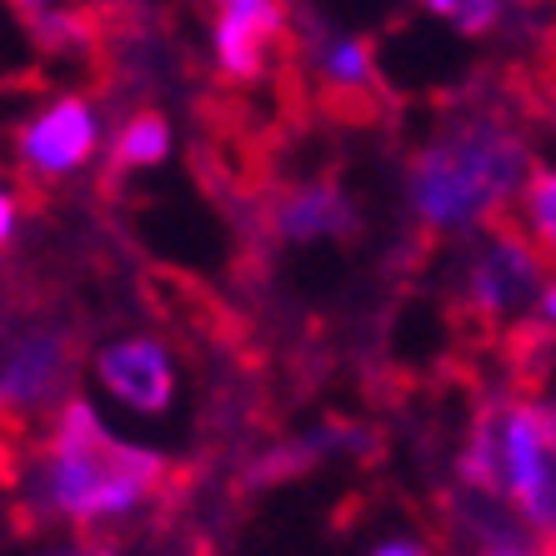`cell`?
Listing matches in <instances>:
<instances>
[{
	"mask_svg": "<svg viewBox=\"0 0 556 556\" xmlns=\"http://www.w3.org/2000/svg\"><path fill=\"white\" fill-rule=\"evenodd\" d=\"M40 506L71 527H96L130 517L170 492V462L161 452L130 446L101 421L91 402H61L55 427L40 446Z\"/></svg>",
	"mask_w": 556,
	"mask_h": 556,
	"instance_id": "cell-1",
	"label": "cell"
},
{
	"mask_svg": "<svg viewBox=\"0 0 556 556\" xmlns=\"http://www.w3.org/2000/svg\"><path fill=\"white\" fill-rule=\"evenodd\" d=\"M531 176V151L496 116H462L412 161V211L427 231H477L506 216Z\"/></svg>",
	"mask_w": 556,
	"mask_h": 556,
	"instance_id": "cell-2",
	"label": "cell"
},
{
	"mask_svg": "<svg viewBox=\"0 0 556 556\" xmlns=\"http://www.w3.org/2000/svg\"><path fill=\"white\" fill-rule=\"evenodd\" d=\"M546 251H531V236L511 216H496L486 226V241L466 266V311L486 326L527 321L531 296L546 291Z\"/></svg>",
	"mask_w": 556,
	"mask_h": 556,
	"instance_id": "cell-3",
	"label": "cell"
},
{
	"mask_svg": "<svg viewBox=\"0 0 556 556\" xmlns=\"http://www.w3.org/2000/svg\"><path fill=\"white\" fill-rule=\"evenodd\" d=\"M556 427L546 402H511L496 416V477H502V496L517 502V511L531 527L552 531L556 517V481H552V456H556Z\"/></svg>",
	"mask_w": 556,
	"mask_h": 556,
	"instance_id": "cell-4",
	"label": "cell"
},
{
	"mask_svg": "<svg viewBox=\"0 0 556 556\" xmlns=\"http://www.w3.org/2000/svg\"><path fill=\"white\" fill-rule=\"evenodd\" d=\"M76 381V346L65 331H26L0 356V421L26 427L46 406L71 402Z\"/></svg>",
	"mask_w": 556,
	"mask_h": 556,
	"instance_id": "cell-5",
	"label": "cell"
},
{
	"mask_svg": "<svg viewBox=\"0 0 556 556\" xmlns=\"http://www.w3.org/2000/svg\"><path fill=\"white\" fill-rule=\"evenodd\" d=\"M96 136H101L96 105L80 96H61L21 130L15 146H21V166L36 181H65L96 155Z\"/></svg>",
	"mask_w": 556,
	"mask_h": 556,
	"instance_id": "cell-6",
	"label": "cell"
},
{
	"mask_svg": "<svg viewBox=\"0 0 556 556\" xmlns=\"http://www.w3.org/2000/svg\"><path fill=\"white\" fill-rule=\"evenodd\" d=\"M96 381L121 406L141 416H161L176 406V362L155 337H121L96 351Z\"/></svg>",
	"mask_w": 556,
	"mask_h": 556,
	"instance_id": "cell-7",
	"label": "cell"
},
{
	"mask_svg": "<svg viewBox=\"0 0 556 556\" xmlns=\"http://www.w3.org/2000/svg\"><path fill=\"white\" fill-rule=\"evenodd\" d=\"M286 11L281 5H251V11H220L216 21V65L231 80H261L271 71L276 51L286 46Z\"/></svg>",
	"mask_w": 556,
	"mask_h": 556,
	"instance_id": "cell-8",
	"label": "cell"
},
{
	"mask_svg": "<svg viewBox=\"0 0 556 556\" xmlns=\"http://www.w3.org/2000/svg\"><path fill=\"white\" fill-rule=\"evenodd\" d=\"M356 226V211L337 186H291L276 201V231L286 241H321V236H346Z\"/></svg>",
	"mask_w": 556,
	"mask_h": 556,
	"instance_id": "cell-9",
	"label": "cell"
},
{
	"mask_svg": "<svg viewBox=\"0 0 556 556\" xmlns=\"http://www.w3.org/2000/svg\"><path fill=\"white\" fill-rule=\"evenodd\" d=\"M170 155V126L155 111H141V116H130L126 126L116 130V141H111V161L116 170H146V166H161Z\"/></svg>",
	"mask_w": 556,
	"mask_h": 556,
	"instance_id": "cell-10",
	"label": "cell"
},
{
	"mask_svg": "<svg viewBox=\"0 0 556 556\" xmlns=\"http://www.w3.org/2000/svg\"><path fill=\"white\" fill-rule=\"evenodd\" d=\"M371 51H366L362 40H331L321 51V80L331 86V91L341 96H366L371 91Z\"/></svg>",
	"mask_w": 556,
	"mask_h": 556,
	"instance_id": "cell-11",
	"label": "cell"
},
{
	"mask_svg": "<svg viewBox=\"0 0 556 556\" xmlns=\"http://www.w3.org/2000/svg\"><path fill=\"white\" fill-rule=\"evenodd\" d=\"M427 11L452 30H462L466 40L492 36L502 26V0H427Z\"/></svg>",
	"mask_w": 556,
	"mask_h": 556,
	"instance_id": "cell-12",
	"label": "cell"
},
{
	"mask_svg": "<svg viewBox=\"0 0 556 556\" xmlns=\"http://www.w3.org/2000/svg\"><path fill=\"white\" fill-rule=\"evenodd\" d=\"M521 206H527V226L536 220V247L552 251V231H556V181L546 166H531V176L521 181Z\"/></svg>",
	"mask_w": 556,
	"mask_h": 556,
	"instance_id": "cell-13",
	"label": "cell"
},
{
	"mask_svg": "<svg viewBox=\"0 0 556 556\" xmlns=\"http://www.w3.org/2000/svg\"><path fill=\"white\" fill-rule=\"evenodd\" d=\"M15 236V201H11V191L0 186V247Z\"/></svg>",
	"mask_w": 556,
	"mask_h": 556,
	"instance_id": "cell-14",
	"label": "cell"
},
{
	"mask_svg": "<svg viewBox=\"0 0 556 556\" xmlns=\"http://www.w3.org/2000/svg\"><path fill=\"white\" fill-rule=\"evenodd\" d=\"M376 556H427V546L421 542H387V546H376Z\"/></svg>",
	"mask_w": 556,
	"mask_h": 556,
	"instance_id": "cell-15",
	"label": "cell"
},
{
	"mask_svg": "<svg viewBox=\"0 0 556 556\" xmlns=\"http://www.w3.org/2000/svg\"><path fill=\"white\" fill-rule=\"evenodd\" d=\"M216 5H226V11H251V5H271V0H216Z\"/></svg>",
	"mask_w": 556,
	"mask_h": 556,
	"instance_id": "cell-16",
	"label": "cell"
},
{
	"mask_svg": "<svg viewBox=\"0 0 556 556\" xmlns=\"http://www.w3.org/2000/svg\"><path fill=\"white\" fill-rule=\"evenodd\" d=\"M51 556H111L105 546H76V552H51Z\"/></svg>",
	"mask_w": 556,
	"mask_h": 556,
	"instance_id": "cell-17",
	"label": "cell"
},
{
	"mask_svg": "<svg viewBox=\"0 0 556 556\" xmlns=\"http://www.w3.org/2000/svg\"><path fill=\"white\" fill-rule=\"evenodd\" d=\"M11 5H21V11H40L46 0H11Z\"/></svg>",
	"mask_w": 556,
	"mask_h": 556,
	"instance_id": "cell-18",
	"label": "cell"
},
{
	"mask_svg": "<svg viewBox=\"0 0 556 556\" xmlns=\"http://www.w3.org/2000/svg\"><path fill=\"white\" fill-rule=\"evenodd\" d=\"M496 556H527V552H496ZM546 556V552H542Z\"/></svg>",
	"mask_w": 556,
	"mask_h": 556,
	"instance_id": "cell-19",
	"label": "cell"
}]
</instances>
